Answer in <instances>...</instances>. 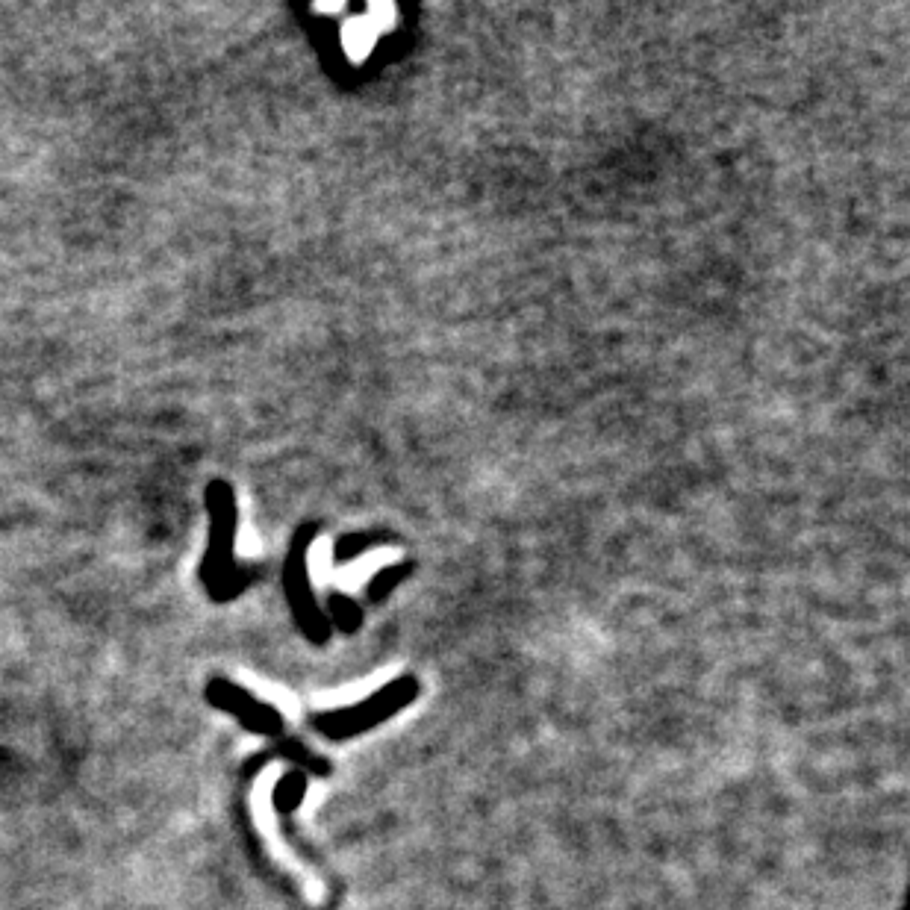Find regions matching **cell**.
<instances>
[{
    "instance_id": "6da1fadb",
    "label": "cell",
    "mask_w": 910,
    "mask_h": 910,
    "mask_svg": "<svg viewBox=\"0 0 910 910\" xmlns=\"http://www.w3.org/2000/svg\"><path fill=\"white\" fill-rule=\"evenodd\" d=\"M375 27L369 24V18H357L345 27L342 39H345V48L354 59H363L366 54H372V45H375Z\"/></svg>"
},
{
    "instance_id": "7a4b0ae2",
    "label": "cell",
    "mask_w": 910,
    "mask_h": 910,
    "mask_svg": "<svg viewBox=\"0 0 910 910\" xmlns=\"http://www.w3.org/2000/svg\"><path fill=\"white\" fill-rule=\"evenodd\" d=\"M395 18H398V9H395V6H383V3H375V6L369 9V24L375 27V33L395 27Z\"/></svg>"
}]
</instances>
